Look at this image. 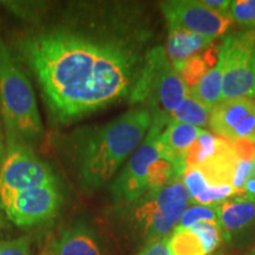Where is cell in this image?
Here are the masks:
<instances>
[{
	"mask_svg": "<svg viewBox=\"0 0 255 255\" xmlns=\"http://www.w3.org/2000/svg\"><path fill=\"white\" fill-rule=\"evenodd\" d=\"M18 47L51 115L60 123L130 96L144 62L117 38L64 25L32 31Z\"/></svg>",
	"mask_w": 255,
	"mask_h": 255,
	"instance_id": "cell-1",
	"label": "cell"
},
{
	"mask_svg": "<svg viewBox=\"0 0 255 255\" xmlns=\"http://www.w3.org/2000/svg\"><path fill=\"white\" fill-rule=\"evenodd\" d=\"M152 124L150 111L131 109L94 131L81 133L72 145L73 167L83 189L96 190L116 175Z\"/></svg>",
	"mask_w": 255,
	"mask_h": 255,
	"instance_id": "cell-2",
	"label": "cell"
},
{
	"mask_svg": "<svg viewBox=\"0 0 255 255\" xmlns=\"http://www.w3.org/2000/svg\"><path fill=\"white\" fill-rule=\"evenodd\" d=\"M0 115L6 146L32 145L44 133L36 95L27 76L0 39Z\"/></svg>",
	"mask_w": 255,
	"mask_h": 255,
	"instance_id": "cell-3",
	"label": "cell"
},
{
	"mask_svg": "<svg viewBox=\"0 0 255 255\" xmlns=\"http://www.w3.org/2000/svg\"><path fill=\"white\" fill-rule=\"evenodd\" d=\"M167 124L152 121L148 133L132 152L126 167L111 184V195L117 203L128 205L148 191L181 180L184 171L159 148V135Z\"/></svg>",
	"mask_w": 255,
	"mask_h": 255,
	"instance_id": "cell-4",
	"label": "cell"
},
{
	"mask_svg": "<svg viewBox=\"0 0 255 255\" xmlns=\"http://www.w3.org/2000/svg\"><path fill=\"white\" fill-rule=\"evenodd\" d=\"M189 95V89L169 62L163 47L157 46L146 53L143 66L130 92L131 104L146 103L152 121L169 123V115Z\"/></svg>",
	"mask_w": 255,
	"mask_h": 255,
	"instance_id": "cell-5",
	"label": "cell"
},
{
	"mask_svg": "<svg viewBox=\"0 0 255 255\" xmlns=\"http://www.w3.org/2000/svg\"><path fill=\"white\" fill-rule=\"evenodd\" d=\"M190 205L189 193L182 180H177L128 203L127 213L135 232L146 244L169 237Z\"/></svg>",
	"mask_w": 255,
	"mask_h": 255,
	"instance_id": "cell-6",
	"label": "cell"
},
{
	"mask_svg": "<svg viewBox=\"0 0 255 255\" xmlns=\"http://www.w3.org/2000/svg\"><path fill=\"white\" fill-rule=\"evenodd\" d=\"M222 101L255 97V31L229 34L220 45Z\"/></svg>",
	"mask_w": 255,
	"mask_h": 255,
	"instance_id": "cell-7",
	"label": "cell"
},
{
	"mask_svg": "<svg viewBox=\"0 0 255 255\" xmlns=\"http://www.w3.org/2000/svg\"><path fill=\"white\" fill-rule=\"evenodd\" d=\"M57 183L46 162L34 154L30 145L7 146L0 162V202L15 193Z\"/></svg>",
	"mask_w": 255,
	"mask_h": 255,
	"instance_id": "cell-8",
	"label": "cell"
},
{
	"mask_svg": "<svg viewBox=\"0 0 255 255\" xmlns=\"http://www.w3.org/2000/svg\"><path fill=\"white\" fill-rule=\"evenodd\" d=\"M169 28H183L215 40L231 28V12H218L196 0H171L161 2Z\"/></svg>",
	"mask_w": 255,
	"mask_h": 255,
	"instance_id": "cell-9",
	"label": "cell"
},
{
	"mask_svg": "<svg viewBox=\"0 0 255 255\" xmlns=\"http://www.w3.org/2000/svg\"><path fill=\"white\" fill-rule=\"evenodd\" d=\"M62 202L58 183H53L15 193L0 203L9 221L18 227L26 228L52 219Z\"/></svg>",
	"mask_w": 255,
	"mask_h": 255,
	"instance_id": "cell-10",
	"label": "cell"
},
{
	"mask_svg": "<svg viewBox=\"0 0 255 255\" xmlns=\"http://www.w3.org/2000/svg\"><path fill=\"white\" fill-rule=\"evenodd\" d=\"M209 127L228 142H255V100L234 98L220 102L210 113Z\"/></svg>",
	"mask_w": 255,
	"mask_h": 255,
	"instance_id": "cell-11",
	"label": "cell"
},
{
	"mask_svg": "<svg viewBox=\"0 0 255 255\" xmlns=\"http://www.w3.org/2000/svg\"><path fill=\"white\" fill-rule=\"evenodd\" d=\"M219 215L226 244H238L255 232V202L234 196L220 203Z\"/></svg>",
	"mask_w": 255,
	"mask_h": 255,
	"instance_id": "cell-12",
	"label": "cell"
},
{
	"mask_svg": "<svg viewBox=\"0 0 255 255\" xmlns=\"http://www.w3.org/2000/svg\"><path fill=\"white\" fill-rule=\"evenodd\" d=\"M39 255H103V252L90 228L75 225L47 240Z\"/></svg>",
	"mask_w": 255,
	"mask_h": 255,
	"instance_id": "cell-13",
	"label": "cell"
},
{
	"mask_svg": "<svg viewBox=\"0 0 255 255\" xmlns=\"http://www.w3.org/2000/svg\"><path fill=\"white\" fill-rule=\"evenodd\" d=\"M213 41L183 28H169L165 53L175 71L178 73L193 57L212 46Z\"/></svg>",
	"mask_w": 255,
	"mask_h": 255,
	"instance_id": "cell-14",
	"label": "cell"
},
{
	"mask_svg": "<svg viewBox=\"0 0 255 255\" xmlns=\"http://www.w3.org/2000/svg\"><path fill=\"white\" fill-rule=\"evenodd\" d=\"M182 182L189 193L194 205H220L235 196L231 184H213L199 168H190L184 171Z\"/></svg>",
	"mask_w": 255,
	"mask_h": 255,
	"instance_id": "cell-15",
	"label": "cell"
},
{
	"mask_svg": "<svg viewBox=\"0 0 255 255\" xmlns=\"http://www.w3.org/2000/svg\"><path fill=\"white\" fill-rule=\"evenodd\" d=\"M201 130L200 128L183 123H168L159 135V148L169 159L186 171L184 157Z\"/></svg>",
	"mask_w": 255,
	"mask_h": 255,
	"instance_id": "cell-16",
	"label": "cell"
},
{
	"mask_svg": "<svg viewBox=\"0 0 255 255\" xmlns=\"http://www.w3.org/2000/svg\"><path fill=\"white\" fill-rule=\"evenodd\" d=\"M222 63L219 58L218 63L206 72V75L200 79L195 87L190 89L189 94L212 110L220 102H222Z\"/></svg>",
	"mask_w": 255,
	"mask_h": 255,
	"instance_id": "cell-17",
	"label": "cell"
},
{
	"mask_svg": "<svg viewBox=\"0 0 255 255\" xmlns=\"http://www.w3.org/2000/svg\"><path fill=\"white\" fill-rule=\"evenodd\" d=\"M221 143V137H216L206 130H201L184 157L186 170L190 168H201L205 165L210 158L216 155Z\"/></svg>",
	"mask_w": 255,
	"mask_h": 255,
	"instance_id": "cell-18",
	"label": "cell"
},
{
	"mask_svg": "<svg viewBox=\"0 0 255 255\" xmlns=\"http://www.w3.org/2000/svg\"><path fill=\"white\" fill-rule=\"evenodd\" d=\"M210 113L212 110L208 109L190 94L184 98V101L169 115L168 121L170 122H177L188 124L196 128H205L209 124Z\"/></svg>",
	"mask_w": 255,
	"mask_h": 255,
	"instance_id": "cell-19",
	"label": "cell"
},
{
	"mask_svg": "<svg viewBox=\"0 0 255 255\" xmlns=\"http://www.w3.org/2000/svg\"><path fill=\"white\" fill-rule=\"evenodd\" d=\"M171 255H209L199 233L193 228L177 227L169 235Z\"/></svg>",
	"mask_w": 255,
	"mask_h": 255,
	"instance_id": "cell-20",
	"label": "cell"
},
{
	"mask_svg": "<svg viewBox=\"0 0 255 255\" xmlns=\"http://www.w3.org/2000/svg\"><path fill=\"white\" fill-rule=\"evenodd\" d=\"M199 222H213L220 225L219 205L201 206L190 205L181 218L178 227L188 228Z\"/></svg>",
	"mask_w": 255,
	"mask_h": 255,
	"instance_id": "cell-21",
	"label": "cell"
},
{
	"mask_svg": "<svg viewBox=\"0 0 255 255\" xmlns=\"http://www.w3.org/2000/svg\"><path fill=\"white\" fill-rule=\"evenodd\" d=\"M231 15L241 27L255 31V0L232 1Z\"/></svg>",
	"mask_w": 255,
	"mask_h": 255,
	"instance_id": "cell-22",
	"label": "cell"
},
{
	"mask_svg": "<svg viewBox=\"0 0 255 255\" xmlns=\"http://www.w3.org/2000/svg\"><path fill=\"white\" fill-rule=\"evenodd\" d=\"M190 228L199 233L208 254L213 253L219 247L220 242L222 240V235L221 228H220V225H218V223L199 222L190 226Z\"/></svg>",
	"mask_w": 255,
	"mask_h": 255,
	"instance_id": "cell-23",
	"label": "cell"
},
{
	"mask_svg": "<svg viewBox=\"0 0 255 255\" xmlns=\"http://www.w3.org/2000/svg\"><path fill=\"white\" fill-rule=\"evenodd\" d=\"M0 255H32L31 241L27 237L0 241Z\"/></svg>",
	"mask_w": 255,
	"mask_h": 255,
	"instance_id": "cell-24",
	"label": "cell"
},
{
	"mask_svg": "<svg viewBox=\"0 0 255 255\" xmlns=\"http://www.w3.org/2000/svg\"><path fill=\"white\" fill-rule=\"evenodd\" d=\"M136 255H171L169 248V237L146 242Z\"/></svg>",
	"mask_w": 255,
	"mask_h": 255,
	"instance_id": "cell-25",
	"label": "cell"
},
{
	"mask_svg": "<svg viewBox=\"0 0 255 255\" xmlns=\"http://www.w3.org/2000/svg\"><path fill=\"white\" fill-rule=\"evenodd\" d=\"M203 5H206L207 7L214 9L218 12H228V9H231V2L228 0H203Z\"/></svg>",
	"mask_w": 255,
	"mask_h": 255,
	"instance_id": "cell-26",
	"label": "cell"
},
{
	"mask_svg": "<svg viewBox=\"0 0 255 255\" xmlns=\"http://www.w3.org/2000/svg\"><path fill=\"white\" fill-rule=\"evenodd\" d=\"M238 197H244V199H246L248 201L255 202V173L253 174V176L247 181L244 189L241 191L240 196Z\"/></svg>",
	"mask_w": 255,
	"mask_h": 255,
	"instance_id": "cell-27",
	"label": "cell"
},
{
	"mask_svg": "<svg viewBox=\"0 0 255 255\" xmlns=\"http://www.w3.org/2000/svg\"><path fill=\"white\" fill-rule=\"evenodd\" d=\"M0 120H1V115H0ZM5 144H4V135H2V128H1V122H0V162L4 158L5 156Z\"/></svg>",
	"mask_w": 255,
	"mask_h": 255,
	"instance_id": "cell-28",
	"label": "cell"
},
{
	"mask_svg": "<svg viewBox=\"0 0 255 255\" xmlns=\"http://www.w3.org/2000/svg\"><path fill=\"white\" fill-rule=\"evenodd\" d=\"M5 216H6V215H5V212H4V209H2L1 203H0V228L5 227V225H6Z\"/></svg>",
	"mask_w": 255,
	"mask_h": 255,
	"instance_id": "cell-29",
	"label": "cell"
},
{
	"mask_svg": "<svg viewBox=\"0 0 255 255\" xmlns=\"http://www.w3.org/2000/svg\"><path fill=\"white\" fill-rule=\"evenodd\" d=\"M244 255H255V244L251 248H248L247 252Z\"/></svg>",
	"mask_w": 255,
	"mask_h": 255,
	"instance_id": "cell-30",
	"label": "cell"
}]
</instances>
